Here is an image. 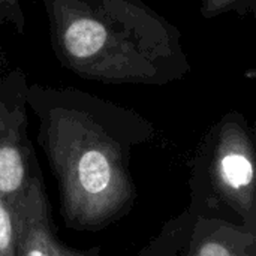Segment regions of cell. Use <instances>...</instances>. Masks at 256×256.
<instances>
[{
  "instance_id": "obj_5",
  "label": "cell",
  "mask_w": 256,
  "mask_h": 256,
  "mask_svg": "<svg viewBox=\"0 0 256 256\" xmlns=\"http://www.w3.org/2000/svg\"><path fill=\"white\" fill-rule=\"evenodd\" d=\"M28 180L18 129L0 124V196L12 207Z\"/></svg>"
},
{
  "instance_id": "obj_2",
  "label": "cell",
  "mask_w": 256,
  "mask_h": 256,
  "mask_svg": "<svg viewBox=\"0 0 256 256\" xmlns=\"http://www.w3.org/2000/svg\"><path fill=\"white\" fill-rule=\"evenodd\" d=\"M212 182L218 196L255 230L256 192L254 150L237 128L224 130L214 152Z\"/></svg>"
},
{
  "instance_id": "obj_1",
  "label": "cell",
  "mask_w": 256,
  "mask_h": 256,
  "mask_svg": "<svg viewBox=\"0 0 256 256\" xmlns=\"http://www.w3.org/2000/svg\"><path fill=\"white\" fill-rule=\"evenodd\" d=\"M50 154L70 222L100 225L129 202L132 189L120 150L96 128L76 118L60 120L50 134Z\"/></svg>"
},
{
  "instance_id": "obj_8",
  "label": "cell",
  "mask_w": 256,
  "mask_h": 256,
  "mask_svg": "<svg viewBox=\"0 0 256 256\" xmlns=\"http://www.w3.org/2000/svg\"><path fill=\"white\" fill-rule=\"evenodd\" d=\"M213 2H214L216 4H220V2H222V3H225V2H230V0H213Z\"/></svg>"
},
{
  "instance_id": "obj_6",
  "label": "cell",
  "mask_w": 256,
  "mask_h": 256,
  "mask_svg": "<svg viewBox=\"0 0 256 256\" xmlns=\"http://www.w3.org/2000/svg\"><path fill=\"white\" fill-rule=\"evenodd\" d=\"M0 256H16L12 207L0 196Z\"/></svg>"
},
{
  "instance_id": "obj_7",
  "label": "cell",
  "mask_w": 256,
  "mask_h": 256,
  "mask_svg": "<svg viewBox=\"0 0 256 256\" xmlns=\"http://www.w3.org/2000/svg\"><path fill=\"white\" fill-rule=\"evenodd\" d=\"M10 2H14V0H0V6H4V4H8Z\"/></svg>"
},
{
  "instance_id": "obj_3",
  "label": "cell",
  "mask_w": 256,
  "mask_h": 256,
  "mask_svg": "<svg viewBox=\"0 0 256 256\" xmlns=\"http://www.w3.org/2000/svg\"><path fill=\"white\" fill-rule=\"evenodd\" d=\"M15 224L16 256H90L60 244L50 226L45 195L36 178H30L27 188L12 206Z\"/></svg>"
},
{
  "instance_id": "obj_4",
  "label": "cell",
  "mask_w": 256,
  "mask_h": 256,
  "mask_svg": "<svg viewBox=\"0 0 256 256\" xmlns=\"http://www.w3.org/2000/svg\"><path fill=\"white\" fill-rule=\"evenodd\" d=\"M184 256H256L255 230L224 220L198 219Z\"/></svg>"
}]
</instances>
